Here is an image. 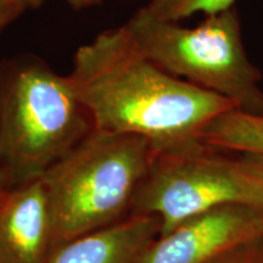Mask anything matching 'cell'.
Wrapping results in <instances>:
<instances>
[{
	"label": "cell",
	"mask_w": 263,
	"mask_h": 263,
	"mask_svg": "<svg viewBox=\"0 0 263 263\" xmlns=\"http://www.w3.org/2000/svg\"><path fill=\"white\" fill-rule=\"evenodd\" d=\"M93 128L149 140L155 153L201 140L228 99L174 77L139 51L123 27L78 48L68 74Z\"/></svg>",
	"instance_id": "1"
},
{
	"label": "cell",
	"mask_w": 263,
	"mask_h": 263,
	"mask_svg": "<svg viewBox=\"0 0 263 263\" xmlns=\"http://www.w3.org/2000/svg\"><path fill=\"white\" fill-rule=\"evenodd\" d=\"M154 155L144 138L93 128L38 177L50 207L52 242L62 244L116 223Z\"/></svg>",
	"instance_id": "2"
},
{
	"label": "cell",
	"mask_w": 263,
	"mask_h": 263,
	"mask_svg": "<svg viewBox=\"0 0 263 263\" xmlns=\"http://www.w3.org/2000/svg\"><path fill=\"white\" fill-rule=\"evenodd\" d=\"M123 28L141 54L163 71L228 99L236 110L261 115L262 74L245 50L235 8L206 16L195 27L164 21L141 8Z\"/></svg>",
	"instance_id": "3"
},
{
	"label": "cell",
	"mask_w": 263,
	"mask_h": 263,
	"mask_svg": "<svg viewBox=\"0 0 263 263\" xmlns=\"http://www.w3.org/2000/svg\"><path fill=\"white\" fill-rule=\"evenodd\" d=\"M133 215L159 217V236L190 217L224 205L263 211V173L244 155L196 140L174 150L155 153L136 190Z\"/></svg>",
	"instance_id": "4"
},
{
	"label": "cell",
	"mask_w": 263,
	"mask_h": 263,
	"mask_svg": "<svg viewBox=\"0 0 263 263\" xmlns=\"http://www.w3.org/2000/svg\"><path fill=\"white\" fill-rule=\"evenodd\" d=\"M91 129L68 76L27 66L12 77L3 100L0 159L35 179Z\"/></svg>",
	"instance_id": "5"
},
{
	"label": "cell",
	"mask_w": 263,
	"mask_h": 263,
	"mask_svg": "<svg viewBox=\"0 0 263 263\" xmlns=\"http://www.w3.org/2000/svg\"><path fill=\"white\" fill-rule=\"evenodd\" d=\"M263 235V211L224 205L190 217L157 236L136 263H205L245 240Z\"/></svg>",
	"instance_id": "6"
},
{
	"label": "cell",
	"mask_w": 263,
	"mask_h": 263,
	"mask_svg": "<svg viewBox=\"0 0 263 263\" xmlns=\"http://www.w3.org/2000/svg\"><path fill=\"white\" fill-rule=\"evenodd\" d=\"M50 244V207L35 178L0 201V255L8 263H44Z\"/></svg>",
	"instance_id": "7"
},
{
	"label": "cell",
	"mask_w": 263,
	"mask_h": 263,
	"mask_svg": "<svg viewBox=\"0 0 263 263\" xmlns=\"http://www.w3.org/2000/svg\"><path fill=\"white\" fill-rule=\"evenodd\" d=\"M159 233V217L132 215L122 222L62 242L44 263H136Z\"/></svg>",
	"instance_id": "8"
},
{
	"label": "cell",
	"mask_w": 263,
	"mask_h": 263,
	"mask_svg": "<svg viewBox=\"0 0 263 263\" xmlns=\"http://www.w3.org/2000/svg\"><path fill=\"white\" fill-rule=\"evenodd\" d=\"M200 139L230 153L263 156V116L233 108L213 118Z\"/></svg>",
	"instance_id": "9"
},
{
	"label": "cell",
	"mask_w": 263,
	"mask_h": 263,
	"mask_svg": "<svg viewBox=\"0 0 263 263\" xmlns=\"http://www.w3.org/2000/svg\"><path fill=\"white\" fill-rule=\"evenodd\" d=\"M236 0H150L145 8L164 21L180 22L195 14H219L234 8Z\"/></svg>",
	"instance_id": "10"
},
{
	"label": "cell",
	"mask_w": 263,
	"mask_h": 263,
	"mask_svg": "<svg viewBox=\"0 0 263 263\" xmlns=\"http://www.w3.org/2000/svg\"><path fill=\"white\" fill-rule=\"evenodd\" d=\"M205 263H263V235L239 242Z\"/></svg>",
	"instance_id": "11"
},
{
	"label": "cell",
	"mask_w": 263,
	"mask_h": 263,
	"mask_svg": "<svg viewBox=\"0 0 263 263\" xmlns=\"http://www.w3.org/2000/svg\"><path fill=\"white\" fill-rule=\"evenodd\" d=\"M27 10L20 0H0V33Z\"/></svg>",
	"instance_id": "12"
},
{
	"label": "cell",
	"mask_w": 263,
	"mask_h": 263,
	"mask_svg": "<svg viewBox=\"0 0 263 263\" xmlns=\"http://www.w3.org/2000/svg\"><path fill=\"white\" fill-rule=\"evenodd\" d=\"M21 3H24L26 5V8H35V6L41 5L42 3H44L45 0H20ZM65 2L66 4H68L70 6H72L73 9L81 10V9H88L91 8V6L98 5L101 0H62Z\"/></svg>",
	"instance_id": "13"
},
{
	"label": "cell",
	"mask_w": 263,
	"mask_h": 263,
	"mask_svg": "<svg viewBox=\"0 0 263 263\" xmlns=\"http://www.w3.org/2000/svg\"><path fill=\"white\" fill-rule=\"evenodd\" d=\"M242 155H244L250 162L254 164L255 167H257V168L263 173V156L262 155H249V154H242Z\"/></svg>",
	"instance_id": "14"
},
{
	"label": "cell",
	"mask_w": 263,
	"mask_h": 263,
	"mask_svg": "<svg viewBox=\"0 0 263 263\" xmlns=\"http://www.w3.org/2000/svg\"><path fill=\"white\" fill-rule=\"evenodd\" d=\"M0 263H8V262H6V261H5V259H4V257H3V256H2V255H0Z\"/></svg>",
	"instance_id": "15"
},
{
	"label": "cell",
	"mask_w": 263,
	"mask_h": 263,
	"mask_svg": "<svg viewBox=\"0 0 263 263\" xmlns=\"http://www.w3.org/2000/svg\"><path fill=\"white\" fill-rule=\"evenodd\" d=\"M259 116H263V107H262V112H261V115H259Z\"/></svg>",
	"instance_id": "16"
}]
</instances>
